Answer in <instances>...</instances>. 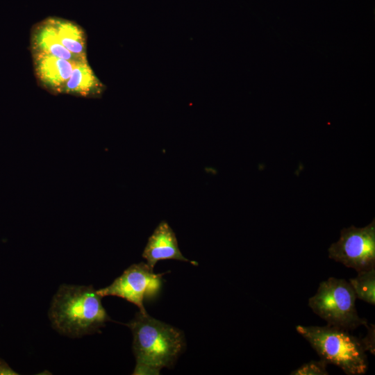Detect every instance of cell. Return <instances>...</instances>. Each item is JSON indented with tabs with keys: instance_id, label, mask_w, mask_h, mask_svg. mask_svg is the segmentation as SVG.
Wrapping results in <instances>:
<instances>
[{
	"instance_id": "1",
	"label": "cell",
	"mask_w": 375,
	"mask_h": 375,
	"mask_svg": "<svg viewBox=\"0 0 375 375\" xmlns=\"http://www.w3.org/2000/svg\"><path fill=\"white\" fill-rule=\"evenodd\" d=\"M133 336L136 359L134 375H158L163 367L171 368L185 347L183 332L147 313H136L126 324Z\"/></svg>"
},
{
	"instance_id": "2",
	"label": "cell",
	"mask_w": 375,
	"mask_h": 375,
	"mask_svg": "<svg viewBox=\"0 0 375 375\" xmlns=\"http://www.w3.org/2000/svg\"><path fill=\"white\" fill-rule=\"evenodd\" d=\"M101 298L92 285H60L49 310L53 327L72 338L99 331L110 320Z\"/></svg>"
},
{
	"instance_id": "3",
	"label": "cell",
	"mask_w": 375,
	"mask_h": 375,
	"mask_svg": "<svg viewBox=\"0 0 375 375\" xmlns=\"http://www.w3.org/2000/svg\"><path fill=\"white\" fill-rule=\"evenodd\" d=\"M296 330L322 360L338 366L346 374L360 375L367 371V356L360 338L349 331L328 325H298Z\"/></svg>"
},
{
	"instance_id": "4",
	"label": "cell",
	"mask_w": 375,
	"mask_h": 375,
	"mask_svg": "<svg viewBox=\"0 0 375 375\" xmlns=\"http://www.w3.org/2000/svg\"><path fill=\"white\" fill-rule=\"evenodd\" d=\"M356 300L349 283L330 277L319 283L315 294L309 299L308 306L327 325L349 331L367 324L366 319L358 315Z\"/></svg>"
},
{
	"instance_id": "5",
	"label": "cell",
	"mask_w": 375,
	"mask_h": 375,
	"mask_svg": "<svg viewBox=\"0 0 375 375\" xmlns=\"http://www.w3.org/2000/svg\"><path fill=\"white\" fill-rule=\"evenodd\" d=\"M147 263L133 264L115 278L108 286L97 290L102 297H118L135 304L140 312L147 313L144 302L153 300L161 290L162 276L165 273L155 274Z\"/></svg>"
},
{
	"instance_id": "6",
	"label": "cell",
	"mask_w": 375,
	"mask_h": 375,
	"mask_svg": "<svg viewBox=\"0 0 375 375\" xmlns=\"http://www.w3.org/2000/svg\"><path fill=\"white\" fill-rule=\"evenodd\" d=\"M329 258L358 272L375 268V221L362 228L351 226L340 231L328 249Z\"/></svg>"
},
{
	"instance_id": "7",
	"label": "cell",
	"mask_w": 375,
	"mask_h": 375,
	"mask_svg": "<svg viewBox=\"0 0 375 375\" xmlns=\"http://www.w3.org/2000/svg\"><path fill=\"white\" fill-rule=\"evenodd\" d=\"M32 57L37 80L42 87L53 94L62 92L74 67L81 61L45 53H32Z\"/></svg>"
},
{
	"instance_id": "8",
	"label": "cell",
	"mask_w": 375,
	"mask_h": 375,
	"mask_svg": "<svg viewBox=\"0 0 375 375\" xmlns=\"http://www.w3.org/2000/svg\"><path fill=\"white\" fill-rule=\"evenodd\" d=\"M147 264L152 269L162 260H177L198 265L185 258L181 252L175 233L165 221L161 222L149 238L142 253Z\"/></svg>"
},
{
	"instance_id": "9",
	"label": "cell",
	"mask_w": 375,
	"mask_h": 375,
	"mask_svg": "<svg viewBox=\"0 0 375 375\" xmlns=\"http://www.w3.org/2000/svg\"><path fill=\"white\" fill-rule=\"evenodd\" d=\"M32 53H45L65 60H85L72 54L60 42L51 17L36 24L31 35Z\"/></svg>"
},
{
	"instance_id": "10",
	"label": "cell",
	"mask_w": 375,
	"mask_h": 375,
	"mask_svg": "<svg viewBox=\"0 0 375 375\" xmlns=\"http://www.w3.org/2000/svg\"><path fill=\"white\" fill-rule=\"evenodd\" d=\"M105 90L106 86L98 78L85 60L78 62L75 65L62 93L97 98L100 97Z\"/></svg>"
},
{
	"instance_id": "11",
	"label": "cell",
	"mask_w": 375,
	"mask_h": 375,
	"mask_svg": "<svg viewBox=\"0 0 375 375\" xmlns=\"http://www.w3.org/2000/svg\"><path fill=\"white\" fill-rule=\"evenodd\" d=\"M62 44L72 54L87 59L86 35L81 26L73 21L51 17Z\"/></svg>"
},
{
	"instance_id": "12",
	"label": "cell",
	"mask_w": 375,
	"mask_h": 375,
	"mask_svg": "<svg viewBox=\"0 0 375 375\" xmlns=\"http://www.w3.org/2000/svg\"><path fill=\"white\" fill-rule=\"evenodd\" d=\"M356 299L372 306L375 305V268L358 272V275L349 279Z\"/></svg>"
},
{
	"instance_id": "13",
	"label": "cell",
	"mask_w": 375,
	"mask_h": 375,
	"mask_svg": "<svg viewBox=\"0 0 375 375\" xmlns=\"http://www.w3.org/2000/svg\"><path fill=\"white\" fill-rule=\"evenodd\" d=\"M328 363L323 360L319 361L311 360L304 363L297 369L292 371L290 375H327Z\"/></svg>"
},
{
	"instance_id": "14",
	"label": "cell",
	"mask_w": 375,
	"mask_h": 375,
	"mask_svg": "<svg viewBox=\"0 0 375 375\" xmlns=\"http://www.w3.org/2000/svg\"><path fill=\"white\" fill-rule=\"evenodd\" d=\"M367 333L363 338H360L362 346L365 351H369L372 354H375V326L374 324H367Z\"/></svg>"
},
{
	"instance_id": "15",
	"label": "cell",
	"mask_w": 375,
	"mask_h": 375,
	"mask_svg": "<svg viewBox=\"0 0 375 375\" xmlns=\"http://www.w3.org/2000/svg\"><path fill=\"white\" fill-rule=\"evenodd\" d=\"M0 374H17L8 367L0 366Z\"/></svg>"
}]
</instances>
